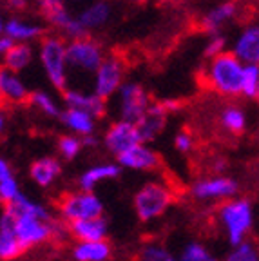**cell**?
I'll return each instance as SVG.
<instances>
[{
	"mask_svg": "<svg viewBox=\"0 0 259 261\" xmlns=\"http://www.w3.org/2000/svg\"><path fill=\"white\" fill-rule=\"evenodd\" d=\"M243 65L232 51H223L211 58L203 69V86L223 96H238L241 94Z\"/></svg>",
	"mask_w": 259,
	"mask_h": 261,
	"instance_id": "cell-1",
	"label": "cell"
},
{
	"mask_svg": "<svg viewBox=\"0 0 259 261\" xmlns=\"http://www.w3.org/2000/svg\"><path fill=\"white\" fill-rule=\"evenodd\" d=\"M254 205L248 198L236 196L216 208V218L232 247L248 240L254 228Z\"/></svg>",
	"mask_w": 259,
	"mask_h": 261,
	"instance_id": "cell-2",
	"label": "cell"
},
{
	"mask_svg": "<svg viewBox=\"0 0 259 261\" xmlns=\"http://www.w3.org/2000/svg\"><path fill=\"white\" fill-rule=\"evenodd\" d=\"M9 214V212H8ZM13 221V232L20 243L22 250L33 249L49 240H60L67 234V225L64 221L42 220L29 214H9Z\"/></svg>",
	"mask_w": 259,
	"mask_h": 261,
	"instance_id": "cell-3",
	"label": "cell"
},
{
	"mask_svg": "<svg viewBox=\"0 0 259 261\" xmlns=\"http://www.w3.org/2000/svg\"><path fill=\"white\" fill-rule=\"evenodd\" d=\"M174 201V192L162 181H149L134 194V212L143 223L156 221L169 211Z\"/></svg>",
	"mask_w": 259,
	"mask_h": 261,
	"instance_id": "cell-4",
	"label": "cell"
},
{
	"mask_svg": "<svg viewBox=\"0 0 259 261\" xmlns=\"http://www.w3.org/2000/svg\"><path fill=\"white\" fill-rule=\"evenodd\" d=\"M58 216L65 225L80 220H93L101 218L103 214V201L94 192L73 191L64 194L58 200Z\"/></svg>",
	"mask_w": 259,
	"mask_h": 261,
	"instance_id": "cell-5",
	"label": "cell"
},
{
	"mask_svg": "<svg viewBox=\"0 0 259 261\" xmlns=\"http://www.w3.org/2000/svg\"><path fill=\"white\" fill-rule=\"evenodd\" d=\"M42 67L45 69L49 82L57 89H65L67 86V62H65V40L57 35H47L40 42Z\"/></svg>",
	"mask_w": 259,
	"mask_h": 261,
	"instance_id": "cell-6",
	"label": "cell"
},
{
	"mask_svg": "<svg viewBox=\"0 0 259 261\" xmlns=\"http://www.w3.org/2000/svg\"><path fill=\"white\" fill-rule=\"evenodd\" d=\"M191 194L196 201L201 203H212V201L230 200L239 196V184L238 179L228 178V176H209V178H199L191 185Z\"/></svg>",
	"mask_w": 259,
	"mask_h": 261,
	"instance_id": "cell-7",
	"label": "cell"
},
{
	"mask_svg": "<svg viewBox=\"0 0 259 261\" xmlns=\"http://www.w3.org/2000/svg\"><path fill=\"white\" fill-rule=\"evenodd\" d=\"M123 76H125L123 58L118 55L103 57L98 69L94 71V94L101 100L111 98L123 84Z\"/></svg>",
	"mask_w": 259,
	"mask_h": 261,
	"instance_id": "cell-8",
	"label": "cell"
},
{
	"mask_svg": "<svg viewBox=\"0 0 259 261\" xmlns=\"http://www.w3.org/2000/svg\"><path fill=\"white\" fill-rule=\"evenodd\" d=\"M103 60V49L94 38H78L65 44V62L71 67L94 73Z\"/></svg>",
	"mask_w": 259,
	"mask_h": 261,
	"instance_id": "cell-9",
	"label": "cell"
},
{
	"mask_svg": "<svg viewBox=\"0 0 259 261\" xmlns=\"http://www.w3.org/2000/svg\"><path fill=\"white\" fill-rule=\"evenodd\" d=\"M118 93H120V114H122V120L136 125L150 103L149 94L140 84H134V82L122 84Z\"/></svg>",
	"mask_w": 259,
	"mask_h": 261,
	"instance_id": "cell-10",
	"label": "cell"
},
{
	"mask_svg": "<svg viewBox=\"0 0 259 261\" xmlns=\"http://www.w3.org/2000/svg\"><path fill=\"white\" fill-rule=\"evenodd\" d=\"M138 143H142L138 129L134 123L118 120L107 129L106 136H103V145L107 147V151L118 158L120 154L127 152L129 149L136 147Z\"/></svg>",
	"mask_w": 259,
	"mask_h": 261,
	"instance_id": "cell-11",
	"label": "cell"
},
{
	"mask_svg": "<svg viewBox=\"0 0 259 261\" xmlns=\"http://www.w3.org/2000/svg\"><path fill=\"white\" fill-rule=\"evenodd\" d=\"M160 162L162 160L158 152L143 143H138L136 147L118 156V165L123 169H133V171H154L160 167Z\"/></svg>",
	"mask_w": 259,
	"mask_h": 261,
	"instance_id": "cell-12",
	"label": "cell"
},
{
	"mask_svg": "<svg viewBox=\"0 0 259 261\" xmlns=\"http://www.w3.org/2000/svg\"><path fill=\"white\" fill-rule=\"evenodd\" d=\"M167 116H169V113L163 109L162 102H150L149 103L145 114H143L142 118H140V122L136 123L138 135H140L142 143L156 140V136H158L163 130V127H165Z\"/></svg>",
	"mask_w": 259,
	"mask_h": 261,
	"instance_id": "cell-13",
	"label": "cell"
},
{
	"mask_svg": "<svg viewBox=\"0 0 259 261\" xmlns=\"http://www.w3.org/2000/svg\"><path fill=\"white\" fill-rule=\"evenodd\" d=\"M29 91L18 73L6 69L4 65H0V96L2 102L9 106H20V103L29 102Z\"/></svg>",
	"mask_w": 259,
	"mask_h": 261,
	"instance_id": "cell-14",
	"label": "cell"
},
{
	"mask_svg": "<svg viewBox=\"0 0 259 261\" xmlns=\"http://www.w3.org/2000/svg\"><path fill=\"white\" fill-rule=\"evenodd\" d=\"M107 221L103 218H93V220H80L67 223V234L78 241V243H85V241H103L107 240Z\"/></svg>",
	"mask_w": 259,
	"mask_h": 261,
	"instance_id": "cell-15",
	"label": "cell"
},
{
	"mask_svg": "<svg viewBox=\"0 0 259 261\" xmlns=\"http://www.w3.org/2000/svg\"><path fill=\"white\" fill-rule=\"evenodd\" d=\"M64 102L67 106V109H78L87 113L89 116H93L94 120L106 116L107 107H106V100L98 98L96 94H85L80 91L74 89H67L64 93Z\"/></svg>",
	"mask_w": 259,
	"mask_h": 261,
	"instance_id": "cell-16",
	"label": "cell"
},
{
	"mask_svg": "<svg viewBox=\"0 0 259 261\" xmlns=\"http://www.w3.org/2000/svg\"><path fill=\"white\" fill-rule=\"evenodd\" d=\"M232 55L241 64H257L259 60V28L248 25L238 37Z\"/></svg>",
	"mask_w": 259,
	"mask_h": 261,
	"instance_id": "cell-17",
	"label": "cell"
},
{
	"mask_svg": "<svg viewBox=\"0 0 259 261\" xmlns=\"http://www.w3.org/2000/svg\"><path fill=\"white\" fill-rule=\"evenodd\" d=\"M120 174H122V167L118 163H100V165H93V167L87 169L78 179V185H80V191L94 192L100 181L114 179Z\"/></svg>",
	"mask_w": 259,
	"mask_h": 261,
	"instance_id": "cell-18",
	"label": "cell"
},
{
	"mask_svg": "<svg viewBox=\"0 0 259 261\" xmlns=\"http://www.w3.org/2000/svg\"><path fill=\"white\" fill-rule=\"evenodd\" d=\"M24 252L13 232V221L8 212L2 211L0 214V259L13 261Z\"/></svg>",
	"mask_w": 259,
	"mask_h": 261,
	"instance_id": "cell-19",
	"label": "cell"
},
{
	"mask_svg": "<svg viewBox=\"0 0 259 261\" xmlns=\"http://www.w3.org/2000/svg\"><path fill=\"white\" fill-rule=\"evenodd\" d=\"M29 174H31L33 181L40 187H51L62 174V163L53 156H45L37 162L31 163L29 167Z\"/></svg>",
	"mask_w": 259,
	"mask_h": 261,
	"instance_id": "cell-20",
	"label": "cell"
},
{
	"mask_svg": "<svg viewBox=\"0 0 259 261\" xmlns=\"http://www.w3.org/2000/svg\"><path fill=\"white\" fill-rule=\"evenodd\" d=\"M62 122L67 129L73 130V135L78 138H84V136L94 135V129H96V120L93 116H89L84 111L78 109H65L60 114Z\"/></svg>",
	"mask_w": 259,
	"mask_h": 261,
	"instance_id": "cell-21",
	"label": "cell"
},
{
	"mask_svg": "<svg viewBox=\"0 0 259 261\" xmlns=\"http://www.w3.org/2000/svg\"><path fill=\"white\" fill-rule=\"evenodd\" d=\"M111 16V4L107 0H96L91 6L84 9L80 15L76 16V20L82 24V28L89 33L91 29H98L103 24H107Z\"/></svg>",
	"mask_w": 259,
	"mask_h": 261,
	"instance_id": "cell-22",
	"label": "cell"
},
{
	"mask_svg": "<svg viewBox=\"0 0 259 261\" xmlns=\"http://www.w3.org/2000/svg\"><path fill=\"white\" fill-rule=\"evenodd\" d=\"M113 247L107 240L103 241H85L78 243L73 249L74 261H109Z\"/></svg>",
	"mask_w": 259,
	"mask_h": 261,
	"instance_id": "cell-23",
	"label": "cell"
},
{
	"mask_svg": "<svg viewBox=\"0 0 259 261\" xmlns=\"http://www.w3.org/2000/svg\"><path fill=\"white\" fill-rule=\"evenodd\" d=\"M238 15V4L236 2H223V4L212 8L211 11L203 16V29L212 35H218V29L223 24H227L228 20H232Z\"/></svg>",
	"mask_w": 259,
	"mask_h": 261,
	"instance_id": "cell-24",
	"label": "cell"
},
{
	"mask_svg": "<svg viewBox=\"0 0 259 261\" xmlns=\"http://www.w3.org/2000/svg\"><path fill=\"white\" fill-rule=\"evenodd\" d=\"M35 2L38 4L42 15L47 18L49 24L62 29V31L73 20V16L69 15L67 8H65L64 0H35Z\"/></svg>",
	"mask_w": 259,
	"mask_h": 261,
	"instance_id": "cell-25",
	"label": "cell"
},
{
	"mask_svg": "<svg viewBox=\"0 0 259 261\" xmlns=\"http://www.w3.org/2000/svg\"><path fill=\"white\" fill-rule=\"evenodd\" d=\"M4 35L11 38L13 42H24L25 40H35L44 35V28L38 24H29V22L18 20V18H11L9 22L4 24Z\"/></svg>",
	"mask_w": 259,
	"mask_h": 261,
	"instance_id": "cell-26",
	"label": "cell"
},
{
	"mask_svg": "<svg viewBox=\"0 0 259 261\" xmlns=\"http://www.w3.org/2000/svg\"><path fill=\"white\" fill-rule=\"evenodd\" d=\"M31 60L33 47L24 42H18V44H13V47L4 55V67L13 73H18V71L25 69L31 64Z\"/></svg>",
	"mask_w": 259,
	"mask_h": 261,
	"instance_id": "cell-27",
	"label": "cell"
},
{
	"mask_svg": "<svg viewBox=\"0 0 259 261\" xmlns=\"http://www.w3.org/2000/svg\"><path fill=\"white\" fill-rule=\"evenodd\" d=\"M176 257L178 261H219V257L205 243L198 240L187 241Z\"/></svg>",
	"mask_w": 259,
	"mask_h": 261,
	"instance_id": "cell-28",
	"label": "cell"
},
{
	"mask_svg": "<svg viewBox=\"0 0 259 261\" xmlns=\"http://www.w3.org/2000/svg\"><path fill=\"white\" fill-rule=\"evenodd\" d=\"M221 125L232 133V135H241L247 127V116H245V111L238 106H228L221 111Z\"/></svg>",
	"mask_w": 259,
	"mask_h": 261,
	"instance_id": "cell-29",
	"label": "cell"
},
{
	"mask_svg": "<svg viewBox=\"0 0 259 261\" xmlns=\"http://www.w3.org/2000/svg\"><path fill=\"white\" fill-rule=\"evenodd\" d=\"M138 261H178V257L167 245L149 241L142 245V249L138 252Z\"/></svg>",
	"mask_w": 259,
	"mask_h": 261,
	"instance_id": "cell-30",
	"label": "cell"
},
{
	"mask_svg": "<svg viewBox=\"0 0 259 261\" xmlns=\"http://www.w3.org/2000/svg\"><path fill=\"white\" fill-rule=\"evenodd\" d=\"M241 94L248 100H255L259 94V67L257 64L243 65V80H241Z\"/></svg>",
	"mask_w": 259,
	"mask_h": 261,
	"instance_id": "cell-31",
	"label": "cell"
},
{
	"mask_svg": "<svg viewBox=\"0 0 259 261\" xmlns=\"http://www.w3.org/2000/svg\"><path fill=\"white\" fill-rule=\"evenodd\" d=\"M223 261H259V252L254 241L247 240L243 243L232 247L230 252L225 256Z\"/></svg>",
	"mask_w": 259,
	"mask_h": 261,
	"instance_id": "cell-32",
	"label": "cell"
},
{
	"mask_svg": "<svg viewBox=\"0 0 259 261\" xmlns=\"http://www.w3.org/2000/svg\"><path fill=\"white\" fill-rule=\"evenodd\" d=\"M29 103H33L37 109H40L47 116H53V118H57V116L62 114L57 102L53 100V96L49 93H44V91H35V93L29 94Z\"/></svg>",
	"mask_w": 259,
	"mask_h": 261,
	"instance_id": "cell-33",
	"label": "cell"
},
{
	"mask_svg": "<svg viewBox=\"0 0 259 261\" xmlns=\"http://www.w3.org/2000/svg\"><path fill=\"white\" fill-rule=\"evenodd\" d=\"M82 140L74 135H65L58 140V152L64 156L65 160H73L82 151Z\"/></svg>",
	"mask_w": 259,
	"mask_h": 261,
	"instance_id": "cell-34",
	"label": "cell"
},
{
	"mask_svg": "<svg viewBox=\"0 0 259 261\" xmlns=\"http://www.w3.org/2000/svg\"><path fill=\"white\" fill-rule=\"evenodd\" d=\"M18 194H20V185H18L15 176L9 179H4V181H0V203H4V205L11 203Z\"/></svg>",
	"mask_w": 259,
	"mask_h": 261,
	"instance_id": "cell-35",
	"label": "cell"
},
{
	"mask_svg": "<svg viewBox=\"0 0 259 261\" xmlns=\"http://www.w3.org/2000/svg\"><path fill=\"white\" fill-rule=\"evenodd\" d=\"M225 45H227V38L221 37V35H214V37L211 38V42L206 44V47H205L203 53H205V57L211 60V58L218 57L219 53L225 51Z\"/></svg>",
	"mask_w": 259,
	"mask_h": 261,
	"instance_id": "cell-36",
	"label": "cell"
},
{
	"mask_svg": "<svg viewBox=\"0 0 259 261\" xmlns=\"http://www.w3.org/2000/svg\"><path fill=\"white\" fill-rule=\"evenodd\" d=\"M174 145L179 152H191L192 147H194V138H192L191 133H187V130H182L178 133L174 138Z\"/></svg>",
	"mask_w": 259,
	"mask_h": 261,
	"instance_id": "cell-37",
	"label": "cell"
},
{
	"mask_svg": "<svg viewBox=\"0 0 259 261\" xmlns=\"http://www.w3.org/2000/svg\"><path fill=\"white\" fill-rule=\"evenodd\" d=\"M13 178V171H11V165L8 163V160L0 158V181H4V179Z\"/></svg>",
	"mask_w": 259,
	"mask_h": 261,
	"instance_id": "cell-38",
	"label": "cell"
},
{
	"mask_svg": "<svg viewBox=\"0 0 259 261\" xmlns=\"http://www.w3.org/2000/svg\"><path fill=\"white\" fill-rule=\"evenodd\" d=\"M13 44H15V42H13L11 38H8L6 35H2V37H0V55L4 57V55L8 53L9 49L13 47Z\"/></svg>",
	"mask_w": 259,
	"mask_h": 261,
	"instance_id": "cell-39",
	"label": "cell"
},
{
	"mask_svg": "<svg viewBox=\"0 0 259 261\" xmlns=\"http://www.w3.org/2000/svg\"><path fill=\"white\" fill-rule=\"evenodd\" d=\"M162 106H163V109L170 114V113H174V111H178L179 107H182V103H179L178 100H162Z\"/></svg>",
	"mask_w": 259,
	"mask_h": 261,
	"instance_id": "cell-40",
	"label": "cell"
},
{
	"mask_svg": "<svg viewBox=\"0 0 259 261\" xmlns=\"http://www.w3.org/2000/svg\"><path fill=\"white\" fill-rule=\"evenodd\" d=\"M8 4L16 11H22V9L28 8V0H8Z\"/></svg>",
	"mask_w": 259,
	"mask_h": 261,
	"instance_id": "cell-41",
	"label": "cell"
},
{
	"mask_svg": "<svg viewBox=\"0 0 259 261\" xmlns=\"http://www.w3.org/2000/svg\"><path fill=\"white\" fill-rule=\"evenodd\" d=\"M80 140H82V145H87V147H94L98 143V140H96V136H94V135L84 136V138H80Z\"/></svg>",
	"mask_w": 259,
	"mask_h": 261,
	"instance_id": "cell-42",
	"label": "cell"
},
{
	"mask_svg": "<svg viewBox=\"0 0 259 261\" xmlns=\"http://www.w3.org/2000/svg\"><path fill=\"white\" fill-rule=\"evenodd\" d=\"M6 130V114L4 113H0V135Z\"/></svg>",
	"mask_w": 259,
	"mask_h": 261,
	"instance_id": "cell-43",
	"label": "cell"
},
{
	"mask_svg": "<svg viewBox=\"0 0 259 261\" xmlns=\"http://www.w3.org/2000/svg\"><path fill=\"white\" fill-rule=\"evenodd\" d=\"M4 35V20H2V16H0V37Z\"/></svg>",
	"mask_w": 259,
	"mask_h": 261,
	"instance_id": "cell-44",
	"label": "cell"
},
{
	"mask_svg": "<svg viewBox=\"0 0 259 261\" xmlns=\"http://www.w3.org/2000/svg\"><path fill=\"white\" fill-rule=\"evenodd\" d=\"M131 2H134V4H145V2H149V0H131Z\"/></svg>",
	"mask_w": 259,
	"mask_h": 261,
	"instance_id": "cell-45",
	"label": "cell"
},
{
	"mask_svg": "<svg viewBox=\"0 0 259 261\" xmlns=\"http://www.w3.org/2000/svg\"><path fill=\"white\" fill-rule=\"evenodd\" d=\"M2 103H4V102H2V96H0V107H2Z\"/></svg>",
	"mask_w": 259,
	"mask_h": 261,
	"instance_id": "cell-46",
	"label": "cell"
},
{
	"mask_svg": "<svg viewBox=\"0 0 259 261\" xmlns=\"http://www.w3.org/2000/svg\"><path fill=\"white\" fill-rule=\"evenodd\" d=\"M76 2H80V0H76Z\"/></svg>",
	"mask_w": 259,
	"mask_h": 261,
	"instance_id": "cell-47",
	"label": "cell"
}]
</instances>
